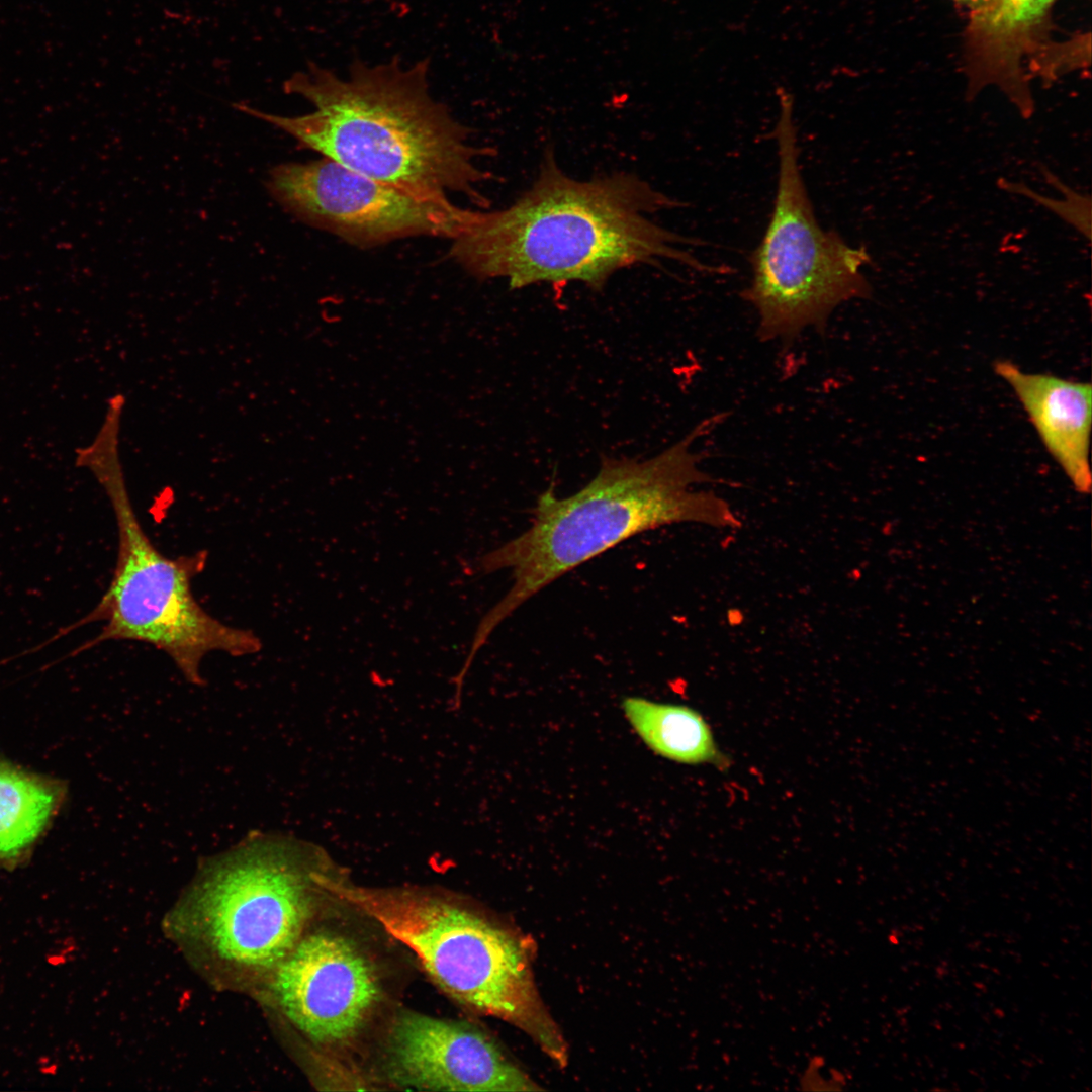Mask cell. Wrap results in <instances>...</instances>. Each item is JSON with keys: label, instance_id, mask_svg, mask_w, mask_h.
I'll use <instances>...</instances> for the list:
<instances>
[{"label": "cell", "instance_id": "obj_4", "mask_svg": "<svg viewBox=\"0 0 1092 1092\" xmlns=\"http://www.w3.org/2000/svg\"><path fill=\"white\" fill-rule=\"evenodd\" d=\"M332 864L308 840L250 833L202 860L168 928L212 980L259 986L305 933L324 893L318 877Z\"/></svg>", "mask_w": 1092, "mask_h": 1092}, {"label": "cell", "instance_id": "obj_6", "mask_svg": "<svg viewBox=\"0 0 1092 1092\" xmlns=\"http://www.w3.org/2000/svg\"><path fill=\"white\" fill-rule=\"evenodd\" d=\"M119 431L117 419H104L93 442L76 453V464L88 468L109 497L118 536L110 584L79 623L105 624L83 647L109 640L147 643L166 653L189 682L201 686L199 667L208 653L251 655L261 650V640L253 631L217 620L197 602L192 580L206 565V551L172 558L150 540L126 487Z\"/></svg>", "mask_w": 1092, "mask_h": 1092}, {"label": "cell", "instance_id": "obj_9", "mask_svg": "<svg viewBox=\"0 0 1092 1092\" xmlns=\"http://www.w3.org/2000/svg\"><path fill=\"white\" fill-rule=\"evenodd\" d=\"M264 984L277 1010L322 1046L355 1039L382 991L373 962L353 939L331 930L304 933Z\"/></svg>", "mask_w": 1092, "mask_h": 1092}, {"label": "cell", "instance_id": "obj_14", "mask_svg": "<svg viewBox=\"0 0 1092 1092\" xmlns=\"http://www.w3.org/2000/svg\"><path fill=\"white\" fill-rule=\"evenodd\" d=\"M622 707L634 731L656 754L685 764L719 761L712 731L696 710L639 697L625 698Z\"/></svg>", "mask_w": 1092, "mask_h": 1092}, {"label": "cell", "instance_id": "obj_5", "mask_svg": "<svg viewBox=\"0 0 1092 1092\" xmlns=\"http://www.w3.org/2000/svg\"><path fill=\"white\" fill-rule=\"evenodd\" d=\"M321 878L328 896L371 918L405 946L431 980L469 1010L522 1030L559 1068L568 1045L538 991L534 944L519 931L439 894Z\"/></svg>", "mask_w": 1092, "mask_h": 1092}, {"label": "cell", "instance_id": "obj_8", "mask_svg": "<svg viewBox=\"0 0 1092 1092\" xmlns=\"http://www.w3.org/2000/svg\"><path fill=\"white\" fill-rule=\"evenodd\" d=\"M266 187L300 221L362 248L420 236L451 240L474 211L452 199L413 194L326 157L275 166Z\"/></svg>", "mask_w": 1092, "mask_h": 1092}, {"label": "cell", "instance_id": "obj_10", "mask_svg": "<svg viewBox=\"0 0 1092 1092\" xmlns=\"http://www.w3.org/2000/svg\"><path fill=\"white\" fill-rule=\"evenodd\" d=\"M1059 0H986L971 7L965 32L967 99L996 86L1023 118L1034 113L1030 81L1051 85L1069 62L1068 41L1052 39Z\"/></svg>", "mask_w": 1092, "mask_h": 1092}, {"label": "cell", "instance_id": "obj_2", "mask_svg": "<svg viewBox=\"0 0 1092 1092\" xmlns=\"http://www.w3.org/2000/svg\"><path fill=\"white\" fill-rule=\"evenodd\" d=\"M429 69V58L410 66L398 57L375 65L355 59L339 76L308 62L283 90L309 102L310 112L280 116L234 107L369 178L427 198L461 194L485 208L480 186L489 177L478 161L492 151L477 147L469 128L432 96Z\"/></svg>", "mask_w": 1092, "mask_h": 1092}, {"label": "cell", "instance_id": "obj_15", "mask_svg": "<svg viewBox=\"0 0 1092 1092\" xmlns=\"http://www.w3.org/2000/svg\"><path fill=\"white\" fill-rule=\"evenodd\" d=\"M1040 172L1049 184L1063 193L1064 199H1055L1043 196L1024 183L1013 182L1003 178L998 180L997 185L1008 193L1024 196L1045 207L1061 219L1075 228L1081 235L1090 241L1092 219V201L1090 195H1084L1074 190L1065 184L1044 165L1040 166Z\"/></svg>", "mask_w": 1092, "mask_h": 1092}, {"label": "cell", "instance_id": "obj_11", "mask_svg": "<svg viewBox=\"0 0 1092 1092\" xmlns=\"http://www.w3.org/2000/svg\"><path fill=\"white\" fill-rule=\"evenodd\" d=\"M390 1078L405 1088L430 1091H540L499 1045L463 1022L402 1012L388 1038Z\"/></svg>", "mask_w": 1092, "mask_h": 1092}, {"label": "cell", "instance_id": "obj_1", "mask_svg": "<svg viewBox=\"0 0 1092 1092\" xmlns=\"http://www.w3.org/2000/svg\"><path fill=\"white\" fill-rule=\"evenodd\" d=\"M678 205L630 173L574 179L547 154L532 186L510 206L473 211L450 254L471 276L503 278L511 289L579 282L600 290L616 272L662 259L721 273L679 248L697 240L651 218Z\"/></svg>", "mask_w": 1092, "mask_h": 1092}, {"label": "cell", "instance_id": "obj_12", "mask_svg": "<svg viewBox=\"0 0 1092 1092\" xmlns=\"http://www.w3.org/2000/svg\"><path fill=\"white\" fill-rule=\"evenodd\" d=\"M996 374L1014 391L1043 446L1080 492L1091 486L1092 387L1051 374L1026 373L997 361Z\"/></svg>", "mask_w": 1092, "mask_h": 1092}, {"label": "cell", "instance_id": "obj_16", "mask_svg": "<svg viewBox=\"0 0 1092 1092\" xmlns=\"http://www.w3.org/2000/svg\"><path fill=\"white\" fill-rule=\"evenodd\" d=\"M954 1L965 2V3L969 4L970 7H973V6H976L978 4H981V3L985 2L986 0H954Z\"/></svg>", "mask_w": 1092, "mask_h": 1092}, {"label": "cell", "instance_id": "obj_7", "mask_svg": "<svg viewBox=\"0 0 1092 1092\" xmlns=\"http://www.w3.org/2000/svg\"><path fill=\"white\" fill-rule=\"evenodd\" d=\"M777 94V190L765 233L749 257L752 276L741 297L757 312L760 341L791 344L808 328L823 333L840 304L872 296L861 272L872 258L864 246L853 247L819 224L799 164L794 97L784 88Z\"/></svg>", "mask_w": 1092, "mask_h": 1092}, {"label": "cell", "instance_id": "obj_3", "mask_svg": "<svg viewBox=\"0 0 1092 1092\" xmlns=\"http://www.w3.org/2000/svg\"><path fill=\"white\" fill-rule=\"evenodd\" d=\"M725 414L698 424L680 441L645 460H602L594 478L566 497L553 486L538 498L528 529L477 559L482 574L510 569L513 583L480 619L472 643L483 646L518 608L562 575L623 541L676 523L736 528L728 503L693 486L714 479L700 470L693 444L722 423Z\"/></svg>", "mask_w": 1092, "mask_h": 1092}, {"label": "cell", "instance_id": "obj_13", "mask_svg": "<svg viewBox=\"0 0 1092 1092\" xmlns=\"http://www.w3.org/2000/svg\"><path fill=\"white\" fill-rule=\"evenodd\" d=\"M66 788L0 757V868L21 866L57 816Z\"/></svg>", "mask_w": 1092, "mask_h": 1092}]
</instances>
